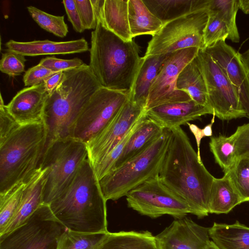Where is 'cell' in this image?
<instances>
[{
    "label": "cell",
    "mask_w": 249,
    "mask_h": 249,
    "mask_svg": "<svg viewBox=\"0 0 249 249\" xmlns=\"http://www.w3.org/2000/svg\"><path fill=\"white\" fill-rule=\"evenodd\" d=\"M56 73L38 64L25 72L23 81L24 85L28 87L36 86L44 83L48 78Z\"/></svg>",
    "instance_id": "cell-41"
},
{
    "label": "cell",
    "mask_w": 249,
    "mask_h": 249,
    "mask_svg": "<svg viewBox=\"0 0 249 249\" xmlns=\"http://www.w3.org/2000/svg\"><path fill=\"white\" fill-rule=\"evenodd\" d=\"M9 51L23 56L69 54L87 52L89 45L84 38L68 41L55 42L49 40L19 42L10 40L5 44Z\"/></svg>",
    "instance_id": "cell-19"
},
{
    "label": "cell",
    "mask_w": 249,
    "mask_h": 249,
    "mask_svg": "<svg viewBox=\"0 0 249 249\" xmlns=\"http://www.w3.org/2000/svg\"><path fill=\"white\" fill-rule=\"evenodd\" d=\"M177 88L187 93L196 103L210 107L205 82L196 57L180 72L177 79Z\"/></svg>",
    "instance_id": "cell-27"
},
{
    "label": "cell",
    "mask_w": 249,
    "mask_h": 249,
    "mask_svg": "<svg viewBox=\"0 0 249 249\" xmlns=\"http://www.w3.org/2000/svg\"><path fill=\"white\" fill-rule=\"evenodd\" d=\"M125 196L129 208L151 218L168 214L180 219L191 213L187 203L166 186L159 175L147 180Z\"/></svg>",
    "instance_id": "cell-11"
},
{
    "label": "cell",
    "mask_w": 249,
    "mask_h": 249,
    "mask_svg": "<svg viewBox=\"0 0 249 249\" xmlns=\"http://www.w3.org/2000/svg\"><path fill=\"white\" fill-rule=\"evenodd\" d=\"M239 9L237 0H207L205 11L214 13L227 26L228 39L238 43L240 36L236 24V15Z\"/></svg>",
    "instance_id": "cell-30"
},
{
    "label": "cell",
    "mask_w": 249,
    "mask_h": 249,
    "mask_svg": "<svg viewBox=\"0 0 249 249\" xmlns=\"http://www.w3.org/2000/svg\"><path fill=\"white\" fill-rule=\"evenodd\" d=\"M145 114L139 120L121 141L99 162L93 167L99 180L114 170L116 162L123 152L126 143Z\"/></svg>",
    "instance_id": "cell-36"
},
{
    "label": "cell",
    "mask_w": 249,
    "mask_h": 249,
    "mask_svg": "<svg viewBox=\"0 0 249 249\" xmlns=\"http://www.w3.org/2000/svg\"><path fill=\"white\" fill-rule=\"evenodd\" d=\"M129 100V92L102 87L91 96L75 123L72 138L86 144L100 134Z\"/></svg>",
    "instance_id": "cell-10"
},
{
    "label": "cell",
    "mask_w": 249,
    "mask_h": 249,
    "mask_svg": "<svg viewBox=\"0 0 249 249\" xmlns=\"http://www.w3.org/2000/svg\"><path fill=\"white\" fill-rule=\"evenodd\" d=\"M39 64L53 71L58 72L76 69L83 66L85 63L79 58L63 59L52 56L42 59Z\"/></svg>",
    "instance_id": "cell-39"
},
{
    "label": "cell",
    "mask_w": 249,
    "mask_h": 249,
    "mask_svg": "<svg viewBox=\"0 0 249 249\" xmlns=\"http://www.w3.org/2000/svg\"><path fill=\"white\" fill-rule=\"evenodd\" d=\"M66 230L43 203L20 226L0 237V249H56Z\"/></svg>",
    "instance_id": "cell-8"
},
{
    "label": "cell",
    "mask_w": 249,
    "mask_h": 249,
    "mask_svg": "<svg viewBox=\"0 0 249 249\" xmlns=\"http://www.w3.org/2000/svg\"><path fill=\"white\" fill-rule=\"evenodd\" d=\"M18 124L7 112L5 105H0V138L6 136Z\"/></svg>",
    "instance_id": "cell-44"
},
{
    "label": "cell",
    "mask_w": 249,
    "mask_h": 249,
    "mask_svg": "<svg viewBox=\"0 0 249 249\" xmlns=\"http://www.w3.org/2000/svg\"><path fill=\"white\" fill-rule=\"evenodd\" d=\"M45 172L46 169L39 167L26 182L18 207L6 226L0 232V237L20 226L43 203Z\"/></svg>",
    "instance_id": "cell-20"
},
{
    "label": "cell",
    "mask_w": 249,
    "mask_h": 249,
    "mask_svg": "<svg viewBox=\"0 0 249 249\" xmlns=\"http://www.w3.org/2000/svg\"><path fill=\"white\" fill-rule=\"evenodd\" d=\"M171 137L159 177L183 199L191 213L198 218L208 215L211 188L214 177L207 170L180 126L171 129Z\"/></svg>",
    "instance_id": "cell-1"
},
{
    "label": "cell",
    "mask_w": 249,
    "mask_h": 249,
    "mask_svg": "<svg viewBox=\"0 0 249 249\" xmlns=\"http://www.w3.org/2000/svg\"><path fill=\"white\" fill-rule=\"evenodd\" d=\"M68 20L71 23L74 30L81 33L85 29L82 24L74 0H64L62 1Z\"/></svg>",
    "instance_id": "cell-43"
},
{
    "label": "cell",
    "mask_w": 249,
    "mask_h": 249,
    "mask_svg": "<svg viewBox=\"0 0 249 249\" xmlns=\"http://www.w3.org/2000/svg\"><path fill=\"white\" fill-rule=\"evenodd\" d=\"M108 232L83 233L66 229L58 238L56 249H95Z\"/></svg>",
    "instance_id": "cell-32"
},
{
    "label": "cell",
    "mask_w": 249,
    "mask_h": 249,
    "mask_svg": "<svg viewBox=\"0 0 249 249\" xmlns=\"http://www.w3.org/2000/svg\"><path fill=\"white\" fill-rule=\"evenodd\" d=\"M95 249H158L155 236L148 231L108 232Z\"/></svg>",
    "instance_id": "cell-26"
},
{
    "label": "cell",
    "mask_w": 249,
    "mask_h": 249,
    "mask_svg": "<svg viewBox=\"0 0 249 249\" xmlns=\"http://www.w3.org/2000/svg\"><path fill=\"white\" fill-rule=\"evenodd\" d=\"M64 75V72H58L52 75L44 81L45 88L49 94H51L58 85Z\"/></svg>",
    "instance_id": "cell-45"
},
{
    "label": "cell",
    "mask_w": 249,
    "mask_h": 249,
    "mask_svg": "<svg viewBox=\"0 0 249 249\" xmlns=\"http://www.w3.org/2000/svg\"><path fill=\"white\" fill-rule=\"evenodd\" d=\"M249 72V49L242 54Z\"/></svg>",
    "instance_id": "cell-49"
},
{
    "label": "cell",
    "mask_w": 249,
    "mask_h": 249,
    "mask_svg": "<svg viewBox=\"0 0 249 249\" xmlns=\"http://www.w3.org/2000/svg\"><path fill=\"white\" fill-rule=\"evenodd\" d=\"M87 158L86 144L72 138L54 141L45 149L39 166L46 169L43 203L49 204L70 186Z\"/></svg>",
    "instance_id": "cell-7"
},
{
    "label": "cell",
    "mask_w": 249,
    "mask_h": 249,
    "mask_svg": "<svg viewBox=\"0 0 249 249\" xmlns=\"http://www.w3.org/2000/svg\"><path fill=\"white\" fill-rule=\"evenodd\" d=\"M171 130L140 154L131 159L99 180L107 201L116 200L147 180L159 175L171 137Z\"/></svg>",
    "instance_id": "cell-6"
},
{
    "label": "cell",
    "mask_w": 249,
    "mask_h": 249,
    "mask_svg": "<svg viewBox=\"0 0 249 249\" xmlns=\"http://www.w3.org/2000/svg\"><path fill=\"white\" fill-rule=\"evenodd\" d=\"M242 203L241 197L227 173L214 178L210 194L209 213L227 214Z\"/></svg>",
    "instance_id": "cell-25"
},
{
    "label": "cell",
    "mask_w": 249,
    "mask_h": 249,
    "mask_svg": "<svg viewBox=\"0 0 249 249\" xmlns=\"http://www.w3.org/2000/svg\"><path fill=\"white\" fill-rule=\"evenodd\" d=\"M209 146L215 162L222 169L224 173L228 171L237 159L235 138L233 134L229 137L221 134L212 137Z\"/></svg>",
    "instance_id": "cell-31"
},
{
    "label": "cell",
    "mask_w": 249,
    "mask_h": 249,
    "mask_svg": "<svg viewBox=\"0 0 249 249\" xmlns=\"http://www.w3.org/2000/svg\"><path fill=\"white\" fill-rule=\"evenodd\" d=\"M26 182H20L0 194V232L10 221L19 205Z\"/></svg>",
    "instance_id": "cell-33"
},
{
    "label": "cell",
    "mask_w": 249,
    "mask_h": 249,
    "mask_svg": "<svg viewBox=\"0 0 249 249\" xmlns=\"http://www.w3.org/2000/svg\"><path fill=\"white\" fill-rule=\"evenodd\" d=\"M89 68L101 86L129 92L140 67V49L125 41L98 20L91 34Z\"/></svg>",
    "instance_id": "cell-4"
},
{
    "label": "cell",
    "mask_w": 249,
    "mask_h": 249,
    "mask_svg": "<svg viewBox=\"0 0 249 249\" xmlns=\"http://www.w3.org/2000/svg\"><path fill=\"white\" fill-rule=\"evenodd\" d=\"M155 238L158 249H205L210 240L208 228L186 217L173 221Z\"/></svg>",
    "instance_id": "cell-16"
},
{
    "label": "cell",
    "mask_w": 249,
    "mask_h": 249,
    "mask_svg": "<svg viewBox=\"0 0 249 249\" xmlns=\"http://www.w3.org/2000/svg\"><path fill=\"white\" fill-rule=\"evenodd\" d=\"M208 114H213L212 108L199 105L193 100L164 104L146 111L148 118L169 130Z\"/></svg>",
    "instance_id": "cell-18"
},
{
    "label": "cell",
    "mask_w": 249,
    "mask_h": 249,
    "mask_svg": "<svg viewBox=\"0 0 249 249\" xmlns=\"http://www.w3.org/2000/svg\"><path fill=\"white\" fill-rule=\"evenodd\" d=\"M107 201L87 158L70 186L48 205L66 229L79 232L101 233L108 232Z\"/></svg>",
    "instance_id": "cell-2"
},
{
    "label": "cell",
    "mask_w": 249,
    "mask_h": 249,
    "mask_svg": "<svg viewBox=\"0 0 249 249\" xmlns=\"http://www.w3.org/2000/svg\"><path fill=\"white\" fill-rule=\"evenodd\" d=\"M239 9L246 14H249V0H237Z\"/></svg>",
    "instance_id": "cell-48"
},
{
    "label": "cell",
    "mask_w": 249,
    "mask_h": 249,
    "mask_svg": "<svg viewBox=\"0 0 249 249\" xmlns=\"http://www.w3.org/2000/svg\"><path fill=\"white\" fill-rule=\"evenodd\" d=\"M48 95L44 83L24 88L5 105L6 110L19 124L42 122Z\"/></svg>",
    "instance_id": "cell-17"
},
{
    "label": "cell",
    "mask_w": 249,
    "mask_h": 249,
    "mask_svg": "<svg viewBox=\"0 0 249 249\" xmlns=\"http://www.w3.org/2000/svg\"><path fill=\"white\" fill-rule=\"evenodd\" d=\"M209 233L221 249H249V227L237 220L231 224L214 222Z\"/></svg>",
    "instance_id": "cell-24"
},
{
    "label": "cell",
    "mask_w": 249,
    "mask_h": 249,
    "mask_svg": "<svg viewBox=\"0 0 249 249\" xmlns=\"http://www.w3.org/2000/svg\"><path fill=\"white\" fill-rule=\"evenodd\" d=\"M167 54L144 55L133 86L129 99L145 109L149 90Z\"/></svg>",
    "instance_id": "cell-23"
},
{
    "label": "cell",
    "mask_w": 249,
    "mask_h": 249,
    "mask_svg": "<svg viewBox=\"0 0 249 249\" xmlns=\"http://www.w3.org/2000/svg\"><path fill=\"white\" fill-rule=\"evenodd\" d=\"M64 73L63 79L48 95L45 104L42 119L46 134L45 149L54 141L72 138L81 110L101 87L89 65L85 63Z\"/></svg>",
    "instance_id": "cell-3"
},
{
    "label": "cell",
    "mask_w": 249,
    "mask_h": 249,
    "mask_svg": "<svg viewBox=\"0 0 249 249\" xmlns=\"http://www.w3.org/2000/svg\"><path fill=\"white\" fill-rule=\"evenodd\" d=\"M211 123L206 125L202 129L205 137H211L213 135L212 126L214 123L215 114H213Z\"/></svg>",
    "instance_id": "cell-47"
},
{
    "label": "cell",
    "mask_w": 249,
    "mask_h": 249,
    "mask_svg": "<svg viewBox=\"0 0 249 249\" xmlns=\"http://www.w3.org/2000/svg\"><path fill=\"white\" fill-rule=\"evenodd\" d=\"M233 135L237 158L249 156V123L238 126Z\"/></svg>",
    "instance_id": "cell-42"
},
{
    "label": "cell",
    "mask_w": 249,
    "mask_h": 249,
    "mask_svg": "<svg viewBox=\"0 0 249 249\" xmlns=\"http://www.w3.org/2000/svg\"><path fill=\"white\" fill-rule=\"evenodd\" d=\"M163 24L188 13L202 11L201 0H142Z\"/></svg>",
    "instance_id": "cell-29"
},
{
    "label": "cell",
    "mask_w": 249,
    "mask_h": 249,
    "mask_svg": "<svg viewBox=\"0 0 249 249\" xmlns=\"http://www.w3.org/2000/svg\"><path fill=\"white\" fill-rule=\"evenodd\" d=\"M164 129L145 114L126 143L113 170L146 150L162 135Z\"/></svg>",
    "instance_id": "cell-22"
},
{
    "label": "cell",
    "mask_w": 249,
    "mask_h": 249,
    "mask_svg": "<svg viewBox=\"0 0 249 249\" xmlns=\"http://www.w3.org/2000/svg\"><path fill=\"white\" fill-rule=\"evenodd\" d=\"M208 20L203 30V38L205 50L220 41H225L229 36L226 24L214 13L206 11Z\"/></svg>",
    "instance_id": "cell-37"
},
{
    "label": "cell",
    "mask_w": 249,
    "mask_h": 249,
    "mask_svg": "<svg viewBox=\"0 0 249 249\" xmlns=\"http://www.w3.org/2000/svg\"><path fill=\"white\" fill-rule=\"evenodd\" d=\"M219 65L234 87L249 119V72L243 56L225 41L204 50Z\"/></svg>",
    "instance_id": "cell-15"
},
{
    "label": "cell",
    "mask_w": 249,
    "mask_h": 249,
    "mask_svg": "<svg viewBox=\"0 0 249 249\" xmlns=\"http://www.w3.org/2000/svg\"><path fill=\"white\" fill-rule=\"evenodd\" d=\"M74 1L85 29H95L98 20L91 0Z\"/></svg>",
    "instance_id": "cell-40"
},
{
    "label": "cell",
    "mask_w": 249,
    "mask_h": 249,
    "mask_svg": "<svg viewBox=\"0 0 249 249\" xmlns=\"http://www.w3.org/2000/svg\"><path fill=\"white\" fill-rule=\"evenodd\" d=\"M207 20V12L202 10L164 24L148 42L144 55L166 54L191 47L203 50V33Z\"/></svg>",
    "instance_id": "cell-9"
},
{
    "label": "cell",
    "mask_w": 249,
    "mask_h": 249,
    "mask_svg": "<svg viewBox=\"0 0 249 249\" xmlns=\"http://www.w3.org/2000/svg\"><path fill=\"white\" fill-rule=\"evenodd\" d=\"M189 126V129L191 132L194 135L197 144V155L199 161H202L200 152V145L201 139L205 137L204 134L202 129L199 128L196 125L190 124L189 122L187 123Z\"/></svg>",
    "instance_id": "cell-46"
},
{
    "label": "cell",
    "mask_w": 249,
    "mask_h": 249,
    "mask_svg": "<svg viewBox=\"0 0 249 249\" xmlns=\"http://www.w3.org/2000/svg\"><path fill=\"white\" fill-rule=\"evenodd\" d=\"M145 113V108L128 100L110 124L86 143L88 159L93 167L121 141Z\"/></svg>",
    "instance_id": "cell-14"
},
{
    "label": "cell",
    "mask_w": 249,
    "mask_h": 249,
    "mask_svg": "<svg viewBox=\"0 0 249 249\" xmlns=\"http://www.w3.org/2000/svg\"><path fill=\"white\" fill-rule=\"evenodd\" d=\"M27 9L32 18L41 28L58 37L67 36L68 27L65 22L64 16L51 15L33 6H28Z\"/></svg>",
    "instance_id": "cell-35"
},
{
    "label": "cell",
    "mask_w": 249,
    "mask_h": 249,
    "mask_svg": "<svg viewBox=\"0 0 249 249\" xmlns=\"http://www.w3.org/2000/svg\"><path fill=\"white\" fill-rule=\"evenodd\" d=\"M205 249H221L213 241L210 240L206 247Z\"/></svg>",
    "instance_id": "cell-50"
},
{
    "label": "cell",
    "mask_w": 249,
    "mask_h": 249,
    "mask_svg": "<svg viewBox=\"0 0 249 249\" xmlns=\"http://www.w3.org/2000/svg\"><path fill=\"white\" fill-rule=\"evenodd\" d=\"M196 59L206 85L209 106L222 120L246 117L234 87L219 65L204 50Z\"/></svg>",
    "instance_id": "cell-12"
},
{
    "label": "cell",
    "mask_w": 249,
    "mask_h": 249,
    "mask_svg": "<svg viewBox=\"0 0 249 249\" xmlns=\"http://www.w3.org/2000/svg\"><path fill=\"white\" fill-rule=\"evenodd\" d=\"M46 140L43 122L18 124L0 138V194L26 182L39 168Z\"/></svg>",
    "instance_id": "cell-5"
},
{
    "label": "cell",
    "mask_w": 249,
    "mask_h": 249,
    "mask_svg": "<svg viewBox=\"0 0 249 249\" xmlns=\"http://www.w3.org/2000/svg\"><path fill=\"white\" fill-rule=\"evenodd\" d=\"M25 56L6 51L3 53L0 61V71L10 77L20 75L25 71Z\"/></svg>",
    "instance_id": "cell-38"
},
{
    "label": "cell",
    "mask_w": 249,
    "mask_h": 249,
    "mask_svg": "<svg viewBox=\"0 0 249 249\" xmlns=\"http://www.w3.org/2000/svg\"><path fill=\"white\" fill-rule=\"evenodd\" d=\"M128 20L132 38L144 35L153 36L163 25L142 0H128Z\"/></svg>",
    "instance_id": "cell-28"
},
{
    "label": "cell",
    "mask_w": 249,
    "mask_h": 249,
    "mask_svg": "<svg viewBox=\"0 0 249 249\" xmlns=\"http://www.w3.org/2000/svg\"><path fill=\"white\" fill-rule=\"evenodd\" d=\"M199 49L191 47L168 53L150 87L145 107L147 111L160 105L192 100L177 88L178 76L183 69L196 56Z\"/></svg>",
    "instance_id": "cell-13"
},
{
    "label": "cell",
    "mask_w": 249,
    "mask_h": 249,
    "mask_svg": "<svg viewBox=\"0 0 249 249\" xmlns=\"http://www.w3.org/2000/svg\"><path fill=\"white\" fill-rule=\"evenodd\" d=\"M242 203L249 201V156L238 157L227 172Z\"/></svg>",
    "instance_id": "cell-34"
},
{
    "label": "cell",
    "mask_w": 249,
    "mask_h": 249,
    "mask_svg": "<svg viewBox=\"0 0 249 249\" xmlns=\"http://www.w3.org/2000/svg\"><path fill=\"white\" fill-rule=\"evenodd\" d=\"M97 20L123 40H132L128 20V0H91Z\"/></svg>",
    "instance_id": "cell-21"
}]
</instances>
